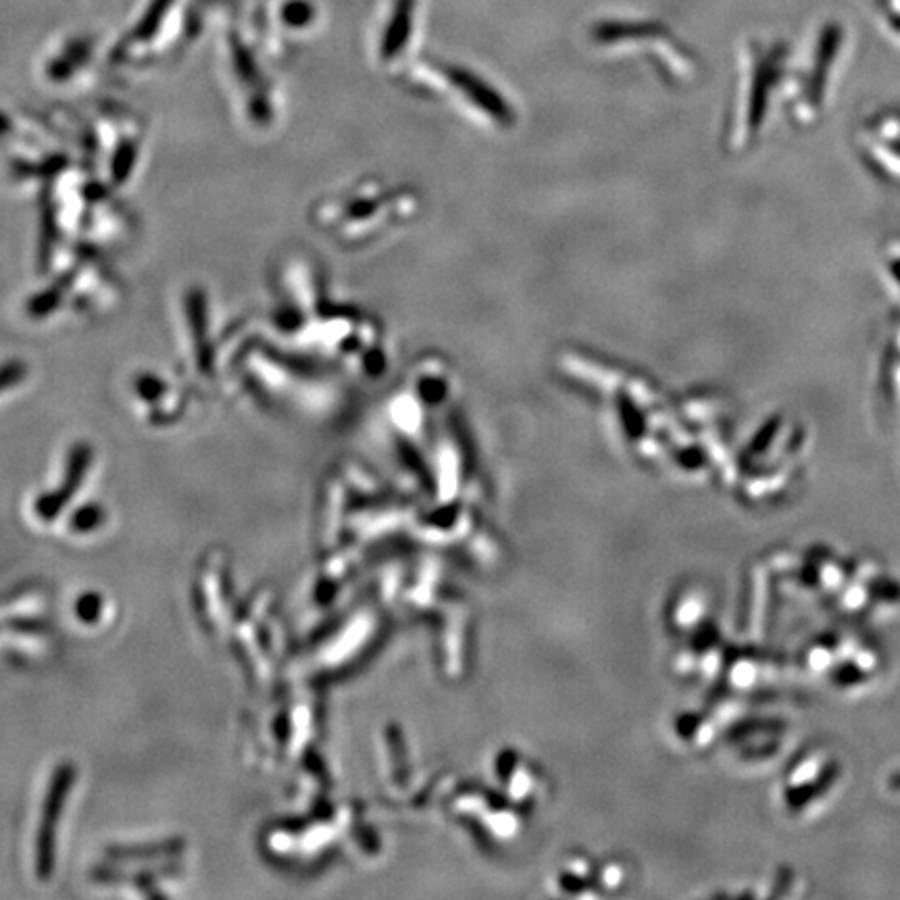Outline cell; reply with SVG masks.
Listing matches in <instances>:
<instances>
[{"instance_id": "1", "label": "cell", "mask_w": 900, "mask_h": 900, "mask_svg": "<svg viewBox=\"0 0 900 900\" xmlns=\"http://www.w3.org/2000/svg\"><path fill=\"white\" fill-rule=\"evenodd\" d=\"M80 607H82V611H80V617H82V619H86V621H90V619H94V613H92V609H98V607H100V603H98V598H96V596H86V598H82Z\"/></svg>"}]
</instances>
